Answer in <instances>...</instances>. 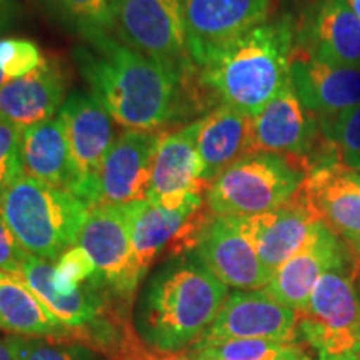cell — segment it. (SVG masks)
<instances>
[{
  "mask_svg": "<svg viewBox=\"0 0 360 360\" xmlns=\"http://www.w3.org/2000/svg\"><path fill=\"white\" fill-rule=\"evenodd\" d=\"M75 60L92 96L125 130L154 132L177 115L188 72L160 64L102 34L87 39Z\"/></svg>",
  "mask_w": 360,
  "mask_h": 360,
  "instance_id": "1",
  "label": "cell"
},
{
  "mask_svg": "<svg viewBox=\"0 0 360 360\" xmlns=\"http://www.w3.org/2000/svg\"><path fill=\"white\" fill-rule=\"evenodd\" d=\"M229 295L193 252L162 264L147 278L134 310L139 340L155 354L191 349L209 330Z\"/></svg>",
  "mask_w": 360,
  "mask_h": 360,
  "instance_id": "2",
  "label": "cell"
},
{
  "mask_svg": "<svg viewBox=\"0 0 360 360\" xmlns=\"http://www.w3.org/2000/svg\"><path fill=\"white\" fill-rule=\"evenodd\" d=\"M294 47L295 25L282 17L214 45L193 65L224 105L255 117L289 82Z\"/></svg>",
  "mask_w": 360,
  "mask_h": 360,
  "instance_id": "3",
  "label": "cell"
},
{
  "mask_svg": "<svg viewBox=\"0 0 360 360\" xmlns=\"http://www.w3.org/2000/svg\"><path fill=\"white\" fill-rule=\"evenodd\" d=\"M0 214L27 254L51 262L77 245L89 207L67 188L22 174L0 193Z\"/></svg>",
  "mask_w": 360,
  "mask_h": 360,
  "instance_id": "4",
  "label": "cell"
},
{
  "mask_svg": "<svg viewBox=\"0 0 360 360\" xmlns=\"http://www.w3.org/2000/svg\"><path fill=\"white\" fill-rule=\"evenodd\" d=\"M310 172L300 157L255 152L219 175L207 192V207L219 217L269 212L290 200Z\"/></svg>",
  "mask_w": 360,
  "mask_h": 360,
  "instance_id": "5",
  "label": "cell"
},
{
  "mask_svg": "<svg viewBox=\"0 0 360 360\" xmlns=\"http://www.w3.org/2000/svg\"><path fill=\"white\" fill-rule=\"evenodd\" d=\"M359 259H350L323 274L304 312L299 314L297 334L319 360L360 359V294L355 277Z\"/></svg>",
  "mask_w": 360,
  "mask_h": 360,
  "instance_id": "6",
  "label": "cell"
},
{
  "mask_svg": "<svg viewBox=\"0 0 360 360\" xmlns=\"http://www.w3.org/2000/svg\"><path fill=\"white\" fill-rule=\"evenodd\" d=\"M117 40L160 64L191 72L186 0H109Z\"/></svg>",
  "mask_w": 360,
  "mask_h": 360,
  "instance_id": "7",
  "label": "cell"
},
{
  "mask_svg": "<svg viewBox=\"0 0 360 360\" xmlns=\"http://www.w3.org/2000/svg\"><path fill=\"white\" fill-rule=\"evenodd\" d=\"M294 155L312 167V154H319L317 169L340 164L337 150L322 132L321 122L297 97L290 79L259 115L254 117L250 154Z\"/></svg>",
  "mask_w": 360,
  "mask_h": 360,
  "instance_id": "8",
  "label": "cell"
},
{
  "mask_svg": "<svg viewBox=\"0 0 360 360\" xmlns=\"http://www.w3.org/2000/svg\"><path fill=\"white\" fill-rule=\"evenodd\" d=\"M69 143L72 180L69 192L89 209L96 204L97 175L114 146V120L94 96L74 94L58 110Z\"/></svg>",
  "mask_w": 360,
  "mask_h": 360,
  "instance_id": "9",
  "label": "cell"
},
{
  "mask_svg": "<svg viewBox=\"0 0 360 360\" xmlns=\"http://www.w3.org/2000/svg\"><path fill=\"white\" fill-rule=\"evenodd\" d=\"M132 204H102L89 209L77 245L90 255L97 276L112 295L130 300L139 281L134 270Z\"/></svg>",
  "mask_w": 360,
  "mask_h": 360,
  "instance_id": "10",
  "label": "cell"
},
{
  "mask_svg": "<svg viewBox=\"0 0 360 360\" xmlns=\"http://www.w3.org/2000/svg\"><path fill=\"white\" fill-rule=\"evenodd\" d=\"M220 282L237 290H260L274 272L260 260L257 249L244 232L238 217L214 215L193 249Z\"/></svg>",
  "mask_w": 360,
  "mask_h": 360,
  "instance_id": "11",
  "label": "cell"
},
{
  "mask_svg": "<svg viewBox=\"0 0 360 360\" xmlns=\"http://www.w3.org/2000/svg\"><path fill=\"white\" fill-rule=\"evenodd\" d=\"M297 326L299 312L277 302L264 289L237 290L227 295L212 326L193 345L232 339L297 340Z\"/></svg>",
  "mask_w": 360,
  "mask_h": 360,
  "instance_id": "12",
  "label": "cell"
},
{
  "mask_svg": "<svg viewBox=\"0 0 360 360\" xmlns=\"http://www.w3.org/2000/svg\"><path fill=\"white\" fill-rule=\"evenodd\" d=\"M200 119L170 134H160L147 200L169 210H177L210 186L202 180V162L197 150Z\"/></svg>",
  "mask_w": 360,
  "mask_h": 360,
  "instance_id": "13",
  "label": "cell"
},
{
  "mask_svg": "<svg viewBox=\"0 0 360 360\" xmlns=\"http://www.w3.org/2000/svg\"><path fill=\"white\" fill-rule=\"evenodd\" d=\"M350 255L349 244L345 245L327 224L319 222L302 249L274 272L264 290L285 307L304 312L323 274L345 262Z\"/></svg>",
  "mask_w": 360,
  "mask_h": 360,
  "instance_id": "14",
  "label": "cell"
},
{
  "mask_svg": "<svg viewBox=\"0 0 360 360\" xmlns=\"http://www.w3.org/2000/svg\"><path fill=\"white\" fill-rule=\"evenodd\" d=\"M244 232L254 242L262 262L276 272L302 249L315 225L322 222L307 192L300 186L290 200L257 215L238 217Z\"/></svg>",
  "mask_w": 360,
  "mask_h": 360,
  "instance_id": "15",
  "label": "cell"
},
{
  "mask_svg": "<svg viewBox=\"0 0 360 360\" xmlns=\"http://www.w3.org/2000/svg\"><path fill=\"white\" fill-rule=\"evenodd\" d=\"M160 134L124 130L103 160L96 184V205L147 200Z\"/></svg>",
  "mask_w": 360,
  "mask_h": 360,
  "instance_id": "16",
  "label": "cell"
},
{
  "mask_svg": "<svg viewBox=\"0 0 360 360\" xmlns=\"http://www.w3.org/2000/svg\"><path fill=\"white\" fill-rule=\"evenodd\" d=\"M295 37V49L305 56L360 70V20L349 0H315Z\"/></svg>",
  "mask_w": 360,
  "mask_h": 360,
  "instance_id": "17",
  "label": "cell"
},
{
  "mask_svg": "<svg viewBox=\"0 0 360 360\" xmlns=\"http://www.w3.org/2000/svg\"><path fill=\"white\" fill-rule=\"evenodd\" d=\"M290 82L300 102L319 120L335 119L360 105V70L337 67L294 47Z\"/></svg>",
  "mask_w": 360,
  "mask_h": 360,
  "instance_id": "18",
  "label": "cell"
},
{
  "mask_svg": "<svg viewBox=\"0 0 360 360\" xmlns=\"http://www.w3.org/2000/svg\"><path fill=\"white\" fill-rule=\"evenodd\" d=\"M270 0H186L187 49L192 62L214 45L264 24Z\"/></svg>",
  "mask_w": 360,
  "mask_h": 360,
  "instance_id": "19",
  "label": "cell"
},
{
  "mask_svg": "<svg viewBox=\"0 0 360 360\" xmlns=\"http://www.w3.org/2000/svg\"><path fill=\"white\" fill-rule=\"evenodd\" d=\"M65 75L60 65L44 58L37 69L11 80L0 90V119L25 130L53 115L64 105Z\"/></svg>",
  "mask_w": 360,
  "mask_h": 360,
  "instance_id": "20",
  "label": "cell"
},
{
  "mask_svg": "<svg viewBox=\"0 0 360 360\" xmlns=\"http://www.w3.org/2000/svg\"><path fill=\"white\" fill-rule=\"evenodd\" d=\"M322 222L337 236L350 240L360 237L359 172L342 164L315 169L302 184Z\"/></svg>",
  "mask_w": 360,
  "mask_h": 360,
  "instance_id": "21",
  "label": "cell"
},
{
  "mask_svg": "<svg viewBox=\"0 0 360 360\" xmlns=\"http://www.w3.org/2000/svg\"><path fill=\"white\" fill-rule=\"evenodd\" d=\"M254 117L219 105L200 119L197 150L202 162V180L212 186L220 174L250 155Z\"/></svg>",
  "mask_w": 360,
  "mask_h": 360,
  "instance_id": "22",
  "label": "cell"
},
{
  "mask_svg": "<svg viewBox=\"0 0 360 360\" xmlns=\"http://www.w3.org/2000/svg\"><path fill=\"white\" fill-rule=\"evenodd\" d=\"M205 197L197 193L177 210L164 209L150 200L134 202L132 250L134 270L139 281L142 282L154 260L169 249L187 220L207 204Z\"/></svg>",
  "mask_w": 360,
  "mask_h": 360,
  "instance_id": "23",
  "label": "cell"
},
{
  "mask_svg": "<svg viewBox=\"0 0 360 360\" xmlns=\"http://www.w3.org/2000/svg\"><path fill=\"white\" fill-rule=\"evenodd\" d=\"M0 328L17 337L70 340L64 323L45 307L22 277L0 272Z\"/></svg>",
  "mask_w": 360,
  "mask_h": 360,
  "instance_id": "24",
  "label": "cell"
},
{
  "mask_svg": "<svg viewBox=\"0 0 360 360\" xmlns=\"http://www.w3.org/2000/svg\"><path fill=\"white\" fill-rule=\"evenodd\" d=\"M22 165L25 175L69 191L72 180L69 143L58 115L22 132Z\"/></svg>",
  "mask_w": 360,
  "mask_h": 360,
  "instance_id": "25",
  "label": "cell"
},
{
  "mask_svg": "<svg viewBox=\"0 0 360 360\" xmlns=\"http://www.w3.org/2000/svg\"><path fill=\"white\" fill-rule=\"evenodd\" d=\"M309 354L297 340L232 339L193 345L188 360H299Z\"/></svg>",
  "mask_w": 360,
  "mask_h": 360,
  "instance_id": "26",
  "label": "cell"
},
{
  "mask_svg": "<svg viewBox=\"0 0 360 360\" xmlns=\"http://www.w3.org/2000/svg\"><path fill=\"white\" fill-rule=\"evenodd\" d=\"M327 141L335 147L342 165L360 170V105L330 120H319Z\"/></svg>",
  "mask_w": 360,
  "mask_h": 360,
  "instance_id": "27",
  "label": "cell"
},
{
  "mask_svg": "<svg viewBox=\"0 0 360 360\" xmlns=\"http://www.w3.org/2000/svg\"><path fill=\"white\" fill-rule=\"evenodd\" d=\"M15 360H103L96 350L69 340L11 337Z\"/></svg>",
  "mask_w": 360,
  "mask_h": 360,
  "instance_id": "28",
  "label": "cell"
},
{
  "mask_svg": "<svg viewBox=\"0 0 360 360\" xmlns=\"http://www.w3.org/2000/svg\"><path fill=\"white\" fill-rule=\"evenodd\" d=\"M87 39L112 34L109 0H49Z\"/></svg>",
  "mask_w": 360,
  "mask_h": 360,
  "instance_id": "29",
  "label": "cell"
},
{
  "mask_svg": "<svg viewBox=\"0 0 360 360\" xmlns=\"http://www.w3.org/2000/svg\"><path fill=\"white\" fill-rule=\"evenodd\" d=\"M96 272V264L87 252L80 245H74L67 249L53 265L52 285L58 294L69 295L89 282Z\"/></svg>",
  "mask_w": 360,
  "mask_h": 360,
  "instance_id": "30",
  "label": "cell"
},
{
  "mask_svg": "<svg viewBox=\"0 0 360 360\" xmlns=\"http://www.w3.org/2000/svg\"><path fill=\"white\" fill-rule=\"evenodd\" d=\"M42 52L25 39H0V69L8 82L20 79L42 64Z\"/></svg>",
  "mask_w": 360,
  "mask_h": 360,
  "instance_id": "31",
  "label": "cell"
},
{
  "mask_svg": "<svg viewBox=\"0 0 360 360\" xmlns=\"http://www.w3.org/2000/svg\"><path fill=\"white\" fill-rule=\"evenodd\" d=\"M22 132L24 130L0 119V193L24 174Z\"/></svg>",
  "mask_w": 360,
  "mask_h": 360,
  "instance_id": "32",
  "label": "cell"
},
{
  "mask_svg": "<svg viewBox=\"0 0 360 360\" xmlns=\"http://www.w3.org/2000/svg\"><path fill=\"white\" fill-rule=\"evenodd\" d=\"M27 255L29 254L20 245L6 219L0 214V272L22 277V265H24Z\"/></svg>",
  "mask_w": 360,
  "mask_h": 360,
  "instance_id": "33",
  "label": "cell"
},
{
  "mask_svg": "<svg viewBox=\"0 0 360 360\" xmlns=\"http://www.w3.org/2000/svg\"><path fill=\"white\" fill-rule=\"evenodd\" d=\"M19 15V4L15 0H0V32L7 30Z\"/></svg>",
  "mask_w": 360,
  "mask_h": 360,
  "instance_id": "34",
  "label": "cell"
},
{
  "mask_svg": "<svg viewBox=\"0 0 360 360\" xmlns=\"http://www.w3.org/2000/svg\"><path fill=\"white\" fill-rule=\"evenodd\" d=\"M0 360H15L11 337H8V339L0 340Z\"/></svg>",
  "mask_w": 360,
  "mask_h": 360,
  "instance_id": "35",
  "label": "cell"
},
{
  "mask_svg": "<svg viewBox=\"0 0 360 360\" xmlns=\"http://www.w3.org/2000/svg\"><path fill=\"white\" fill-rule=\"evenodd\" d=\"M350 247V250L354 252V255L360 260V237H354L350 238V240H345Z\"/></svg>",
  "mask_w": 360,
  "mask_h": 360,
  "instance_id": "36",
  "label": "cell"
},
{
  "mask_svg": "<svg viewBox=\"0 0 360 360\" xmlns=\"http://www.w3.org/2000/svg\"><path fill=\"white\" fill-rule=\"evenodd\" d=\"M349 4H350V7L354 8L355 15H357L359 20H360V0H349Z\"/></svg>",
  "mask_w": 360,
  "mask_h": 360,
  "instance_id": "37",
  "label": "cell"
},
{
  "mask_svg": "<svg viewBox=\"0 0 360 360\" xmlns=\"http://www.w3.org/2000/svg\"><path fill=\"white\" fill-rule=\"evenodd\" d=\"M8 82V80H7V77H6V75H4V72H2V69H0V90H2L4 89V85H6Z\"/></svg>",
  "mask_w": 360,
  "mask_h": 360,
  "instance_id": "38",
  "label": "cell"
},
{
  "mask_svg": "<svg viewBox=\"0 0 360 360\" xmlns=\"http://www.w3.org/2000/svg\"><path fill=\"white\" fill-rule=\"evenodd\" d=\"M299 360H312V357H310V354H305L304 357H300Z\"/></svg>",
  "mask_w": 360,
  "mask_h": 360,
  "instance_id": "39",
  "label": "cell"
},
{
  "mask_svg": "<svg viewBox=\"0 0 360 360\" xmlns=\"http://www.w3.org/2000/svg\"><path fill=\"white\" fill-rule=\"evenodd\" d=\"M359 289H360V274H359Z\"/></svg>",
  "mask_w": 360,
  "mask_h": 360,
  "instance_id": "40",
  "label": "cell"
},
{
  "mask_svg": "<svg viewBox=\"0 0 360 360\" xmlns=\"http://www.w3.org/2000/svg\"><path fill=\"white\" fill-rule=\"evenodd\" d=\"M174 360H188V359H174Z\"/></svg>",
  "mask_w": 360,
  "mask_h": 360,
  "instance_id": "41",
  "label": "cell"
},
{
  "mask_svg": "<svg viewBox=\"0 0 360 360\" xmlns=\"http://www.w3.org/2000/svg\"><path fill=\"white\" fill-rule=\"evenodd\" d=\"M359 180H360V174H359Z\"/></svg>",
  "mask_w": 360,
  "mask_h": 360,
  "instance_id": "42",
  "label": "cell"
},
{
  "mask_svg": "<svg viewBox=\"0 0 360 360\" xmlns=\"http://www.w3.org/2000/svg\"><path fill=\"white\" fill-rule=\"evenodd\" d=\"M359 360H360V359H359Z\"/></svg>",
  "mask_w": 360,
  "mask_h": 360,
  "instance_id": "43",
  "label": "cell"
}]
</instances>
